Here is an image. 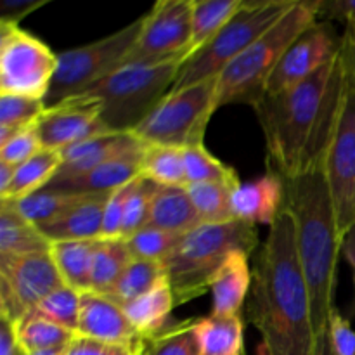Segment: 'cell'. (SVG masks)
I'll use <instances>...</instances> for the list:
<instances>
[{"instance_id":"f6af8a7d","label":"cell","mask_w":355,"mask_h":355,"mask_svg":"<svg viewBox=\"0 0 355 355\" xmlns=\"http://www.w3.org/2000/svg\"><path fill=\"white\" fill-rule=\"evenodd\" d=\"M318 19L352 23L355 21V0H319Z\"/></svg>"},{"instance_id":"bcb514c9","label":"cell","mask_w":355,"mask_h":355,"mask_svg":"<svg viewBox=\"0 0 355 355\" xmlns=\"http://www.w3.org/2000/svg\"><path fill=\"white\" fill-rule=\"evenodd\" d=\"M45 0H2L0 2V21L17 24L23 17L40 9Z\"/></svg>"},{"instance_id":"f5cc1de1","label":"cell","mask_w":355,"mask_h":355,"mask_svg":"<svg viewBox=\"0 0 355 355\" xmlns=\"http://www.w3.org/2000/svg\"><path fill=\"white\" fill-rule=\"evenodd\" d=\"M26 355H64V349H52V350H38V352H30Z\"/></svg>"},{"instance_id":"7dc6e473","label":"cell","mask_w":355,"mask_h":355,"mask_svg":"<svg viewBox=\"0 0 355 355\" xmlns=\"http://www.w3.org/2000/svg\"><path fill=\"white\" fill-rule=\"evenodd\" d=\"M0 355H26L17 342L14 324L3 318H0Z\"/></svg>"},{"instance_id":"e575fe53","label":"cell","mask_w":355,"mask_h":355,"mask_svg":"<svg viewBox=\"0 0 355 355\" xmlns=\"http://www.w3.org/2000/svg\"><path fill=\"white\" fill-rule=\"evenodd\" d=\"M184 163H186L187 184L201 182H224L238 187L241 184L236 170L215 158L203 146L182 149Z\"/></svg>"},{"instance_id":"1f68e13d","label":"cell","mask_w":355,"mask_h":355,"mask_svg":"<svg viewBox=\"0 0 355 355\" xmlns=\"http://www.w3.org/2000/svg\"><path fill=\"white\" fill-rule=\"evenodd\" d=\"M165 277V269H163L162 262L132 259L107 297H111L121 307H125L130 302L137 300L139 297L148 293L151 288H155Z\"/></svg>"},{"instance_id":"60d3db41","label":"cell","mask_w":355,"mask_h":355,"mask_svg":"<svg viewBox=\"0 0 355 355\" xmlns=\"http://www.w3.org/2000/svg\"><path fill=\"white\" fill-rule=\"evenodd\" d=\"M137 179L118 187L116 191H113L107 196L106 207H104L103 234H101V239H121V222H123L125 207H127V201L130 198L132 191H134Z\"/></svg>"},{"instance_id":"6da1fadb","label":"cell","mask_w":355,"mask_h":355,"mask_svg":"<svg viewBox=\"0 0 355 355\" xmlns=\"http://www.w3.org/2000/svg\"><path fill=\"white\" fill-rule=\"evenodd\" d=\"M347 87L342 51L314 75L253 106L267 144L269 172L283 180L324 168Z\"/></svg>"},{"instance_id":"5b68a950","label":"cell","mask_w":355,"mask_h":355,"mask_svg":"<svg viewBox=\"0 0 355 355\" xmlns=\"http://www.w3.org/2000/svg\"><path fill=\"white\" fill-rule=\"evenodd\" d=\"M319 0H295L293 7L260 35L218 76V104L255 106L266 96V87L291 42L318 19Z\"/></svg>"},{"instance_id":"7a4b0ae2","label":"cell","mask_w":355,"mask_h":355,"mask_svg":"<svg viewBox=\"0 0 355 355\" xmlns=\"http://www.w3.org/2000/svg\"><path fill=\"white\" fill-rule=\"evenodd\" d=\"M250 288L248 318L266 355H314L315 336L307 281L290 211H279L260 246Z\"/></svg>"},{"instance_id":"30bf717a","label":"cell","mask_w":355,"mask_h":355,"mask_svg":"<svg viewBox=\"0 0 355 355\" xmlns=\"http://www.w3.org/2000/svg\"><path fill=\"white\" fill-rule=\"evenodd\" d=\"M58 69V54L14 23L0 21V94L44 101Z\"/></svg>"},{"instance_id":"ffe728a7","label":"cell","mask_w":355,"mask_h":355,"mask_svg":"<svg viewBox=\"0 0 355 355\" xmlns=\"http://www.w3.org/2000/svg\"><path fill=\"white\" fill-rule=\"evenodd\" d=\"M110 194L83 196L58 220L40 227L45 238L55 241H90L101 239L103 234L104 207Z\"/></svg>"},{"instance_id":"83f0119b","label":"cell","mask_w":355,"mask_h":355,"mask_svg":"<svg viewBox=\"0 0 355 355\" xmlns=\"http://www.w3.org/2000/svg\"><path fill=\"white\" fill-rule=\"evenodd\" d=\"M132 259L125 239H99L92 260L90 291L110 295Z\"/></svg>"},{"instance_id":"8fae6325","label":"cell","mask_w":355,"mask_h":355,"mask_svg":"<svg viewBox=\"0 0 355 355\" xmlns=\"http://www.w3.org/2000/svg\"><path fill=\"white\" fill-rule=\"evenodd\" d=\"M193 0H158L125 64H148L193 55Z\"/></svg>"},{"instance_id":"7c38bea8","label":"cell","mask_w":355,"mask_h":355,"mask_svg":"<svg viewBox=\"0 0 355 355\" xmlns=\"http://www.w3.org/2000/svg\"><path fill=\"white\" fill-rule=\"evenodd\" d=\"M62 284L51 250L0 260V318L16 324Z\"/></svg>"},{"instance_id":"d6986e66","label":"cell","mask_w":355,"mask_h":355,"mask_svg":"<svg viewBox=\"0 0 355 355\" xmlns=\"http://www.w3.org/2000/svg\"><path fill=\"white\" fill-rule=\"evenodd\" d=\"M284 207V180L272 172L241 182L232 193V215L250 224L272 225Z\"/></svg>"},{"instance_id":"4316f807","label":"cell","mask_w":355,"mask_h":355,"mask_svg":"<svg viewBox=\"0 0 355 355\" xmlns=\"http://www.w3.org/2000/svg\"><path fill=\"white\" fill-rule=\"evenodd\" d=\"M62 165L61 151L40 149L14 170V179L9 194L0 201H17L44 189Z\"/></svg>"},{"instance_id":"ac0fdd59","label":"cell","mask_w":355,"mask_h":355,"mask_svg":"<svg viewBox=\"0 0 355 355\" xmlns=\"http://www.w3.org/2000/svg\"><path fill=\"white\" fill-rule=\"evenodd\" d=\"M148 146L132 149L123 153L103 165L96 166L90 172L75 179L62 180V182L49 184L44 189L59 191V193L80 194V196H97V194H111L118 187L132 182L141 177L142 156Z\"/></svg>"},{"instance_id":"7402d4cb","label":"cell","mask_w":355,"mask_h":355,"mask_svg":"<svg viewBox=\"0 0 355 355\" xmlns=\"http://www.w3.org/2000/svg\"><path fill=\"white\" fill-rule=\"evenodd\" d=\"M52 243L12 201H0V260L49 252Z\"/></svg>"},{"instance_id":"d4e9b609","label":"cell","mask_w":355,"mask_h":355,"mask_svg":"<svg viewBox=\"0 0 355 355\" xmlns=\"http://www.w3.org/2000/svg\"><path fill=\"white\" fill-rule=\"evenodd\" d=\"M99 239L90 241H55L51 245V257L66 286L87 293L90 291L92 260Z\"/></svg>"},{"instance_id":"e0dca14e","label":"cell","mask_w":355,"mask_h":355,"mask_svg":"<svg viewBox=\"0 0 355 355\" xmlns=\"http://www.w3.org/2000/svg\"><path fill=\"white\" fill-rule=\"evenodd\" d=\"M142 146L146 144L139 141L135 134H116V132L94 135L85 141L76 142L61 151L62 165L49 184L75 179L123 153L142 148Z\"/></svg>"},{"instance_id":"9a60e30c","label":"cell","mask_w":355,"mask_h":355,"mask_svg":"<svg viewBox=\"0 0 355 355\" xmlns=\"http://www.w3.org/2000/svg\"><path fill=\"white\" fill-rule=\"evenodd\" d=\"M101 113L103 103L87 92L68 97L52 107H45L35 123L42 149L64 151L76 142L107 134L110 130L101 120Z\"/></svg>"},{"instance_id":"52a82bcc","label":"cell","mask_w":355,"mask_h":355,"mask_svg":"<svg viewBox=\"0 0 355 355\" xmlns=\"http://www.w3.org/2000/svg\"><path fill=\"white\" fill-rule=\"evenodd\" d=\"M293 3L295 0H245L238 14L203 49L194 52L180 66L172 90L220 76V73L260 35L270 30Z\"/></svg>"},{"instance_id":"cb8c5ba5","label":"cell","mask_w":355,"mask_h":355,"mask_svg":"<svg viewBox=\"0 0 355 355\" xmlns=\"http://www.w3.org/2000/svg\"><path fill=\"white\" fill-rule=\"evenodd\" d=\"M173 307H175V302H173L172 288L165 277L148 293L125 305L123 309L139 335L144 340H149L168 328L172 322L170 319H172Z\"/></svg>"},{"instance_id":"c3c4849f","label":"cell","mask_w":355,"mask_h":355,"mask_svg":"<svg viewBox=\"0 0 355 355\" xmlns=\"http://www.w3.org/2000/svg\"><path fill=\"white\" fill-rule=\"evenodd\" d=\"M342 58L347 73L355 80V21L345 24V31L342 35Z\"/></svg>"},{"instance_id":"4dcf8cb0","label":"cell","mask_w":355,"mask_h":355,"mask_svg":"<svg viewBox=\"0 0 355 355\" xmlns=\"http://www.w3.org/2000/svg\"><path fill=\"white\" fill-rule=\"evenodd\" d=\"M141 175L163 187H186V163L182 149L148 146L142 156Z\"/></svg>"},{"instance_id":"b9f144b4","label":"cell","mask_w":355,"mask_h":355,"mask_svg":"<svg viewBox=\"0 0 355 355\" xmlns=\"http://www.w3.org/2000/svg\"><path fill=\"white\" fill-rule=\"evenodd\" d=\"M42 149L38 135L35 132V125L30 128L17 132L14 137H10L6 144L0 146V162L7 163L10 166H19L31 156L37 155Z\"/></svg>"},{"instance_id":"74e56055","label":"cell","mask_w":355,"mask_h":355,"mask_svg":"<svg viewBox=\"0 0 355 355\" xmlns=\"http://www.w3.org/2000/svg\"><path fill=\"white\" fill-rule=\"evenodd\" d=\"M182 236L184 234H175V232L163 231V229L153 227V225H146L144 229L125 239V243L134 259L163 262L179 245Z\"/></svg>"},{"instance_id":"ab89813d","label":"cell","mask_w":355,"mask_h":355,"mask_svg":"<svg viewBox=\"0 0 355 355\" xmlns=\"http://www.w3.org/2000/svg\"><path fill=\"white\" fill-rule=\"evenodd\" d=\"M45 111V103L40 99L0 94V127L10 130H24L33 127Z\"/></svg>"},{"instance_id":"7bdbcfd3","label":"cell","mask_w":355,"mask_h":355,"mask_svg":"<svg viewBox=\"0 0 355 355\" xmlns=\"http://www.w3.org/2000/svg\"><path fill=\"white\" fill-rule=\"evenodd\" d=\"M326 335H328L333 355H355V329L349 319L340 314L336 307L329 315Z\"/></svg>"},{"instance_id":"8d00e7d4","label":"cell","mask_w":355,"mask_h":355,"mask_svg":"<svg viewBox=\"0 0 355 355\" xmlns=\"http://www.w3.org/2000/svg\"><path fill=\"white\" fill-rule=\"evenodd\" d=\"M80 298H82L80 291L62 284L61 288L47 295L31 312L61 328L76 333L80 318Z\"/></svg>"},{"instance_id":"d590c367","label":"cell","mask_w":355,"mask_h":355,"mask_svg":"<svg viewBox=\"0 0 355 355\" xmlns=\"http://www.w3.org/2000/svg\"><path fill=\"white\" fill-rule=\"evenodd\" d=\"M142 355H200L196 319L170 322L159 335L146 340Z\"/></svg>"},{"instance_id":"f907efd6","label":"cell","mask_w":355,"mask_h":355,"mask_svg":"<svg viewBox=\"0 0 355 355\" xmlns=\"http://www.w3.org/2000/svg\"><path fill=\"white\" fill-rule=\"evenodd\" d=\"M14 170H16L14 166L0 162V200H3L9 194L10 184L14 179Z\"/></svg>"},{"instance_id":"277c9868","label":"cell","mask_w":355,"mask_h":355,"mask_svg":"<svg viewBox=\"0 0 355 355\" xmlns=\"http://www.w3.org/2000/svg\"><path fill=\"white\" fill-rule=\"evenodd\" d=\"M257 248V227L239 218L220 224H201L186 232L173 252L162 262L175 307L207 293L232 253L252 255Z\"/></svg>"},{"instance_id":"f1b7e54d","label":"cell","mask_w":355,"mask_h":355,"mask_svg":"<svg viewBox=\"0 0 355 355\" xmlns=\"http://www.w3.org/2000/svg\"><path fill=\"white\" fill-rule=\"evenodd\" d=\"M243 3L245 0H193V51L203 49L238 14Z\"/></svg>"},{"instance_id":"ee69618b","label":"cell","mask_w":355,"mask_h":355,"mask_svg":"<svg viewBox=\"0 0 355 355\" xmlns=\"http://www.w3.org/2000/svg\"><path fill=\"white\" fill-rule=\"evenodd\" d=\"M142 350H130L125 347L107 345V343L97 342V340L85 338L76 335L64 349V355H142Z\"/></svg>"},{"instance_id":"3957f363","label":"cell","mask_w":355,"mask_h":355,"mask_svg":"<svg viewBox=\"0 0 355 355\" xmlns=\"http://www.w3.org/2000/svg\"><path fill=\"white\" fill-rule=\"evenodd\" d=\"M284 210L295 222L298 259L311 293L312 326L315 336H321L335 309L336 267L342 253L324 168L284 180Z\"/></svg>"},{"instance_id":"9c48e42d","label":"cell","mask_w":355,"mask_h":355,"mask_svg":"<svg viewBox=\"0 0 355 355\" xmlns=\"http://www.w3.org/2000/svg\"><path fill=\"white\" fill-rule=\"evenodd\" d=\"M142 26L144 16L101 40L59 52L58 69L47 97L44 99L45 107H52L68 97L89 92L97 83L125 66L132 49L137 44Z\"/></svg>"},{"instance_id":"5bb4252c","label":"cell","mask_w":355,"mask_h":355,"mask_svg":"<svg viewBox=\"0 0 355 355\" xmlns=\"http://www.w3.org/2000/svg\"><path fill=\"white\" fill-rule=\"evenodd\" d=\"M342 51V37L329 21L315 19L290 44L266 87V96L291 89L328 64ZM263 96V97H266Z\"/></svg>"},{"instance_id":"2e32d148","label":"cell","mask_w":355,"mask_h":355,"mask_svg":"<svg viewBox=\"0 0 355 355\" xmlns=\"http://www.w3.org/2000/svg\"><path fill=\"white\" fill-rule=\"evenodd\" d=\"M76 335L107 345L142 350L146 340L125 314V309L107 295L87 291L80 298V318Z\"/></svg>"},{"instance_id":"484cf974","label":"cell","mask_w":355,"mask_h":355,"mask_svg":"<svg viewBox=\"0 0 355 355\" xmlns=\"http://www.w3.org/2000/svg\"><path fill=\"white\" fill-rule=\"evenodd\" d=\"M196 336L200 355H245L241 314L196 319Z\"/></svg>"},{"instance_id":"d6a6232c","label":"cell","mask_w":355,"mask_h":355,"mask_svg":"<svg viewBox=\"0 0 355 355\" xmlns=\"http://www.w3.org/2000/svg\"><path fill=\"white\" fill-rule=\"evenodd\" d=\"M187 193L203 224H220L234 220L232 215V193L236 186L224 182L187 184Z\"/></svg>"},{"instance_id":"603a6c76","label":"cell","mask_w":355,"mask_h":355,"mask_svg":"<svg viewBox=\"0 0 355 355\" xmlns=\"http://www.w3.org/2000/svg\"><path fill=\"white\" fill-rule=\"evenodd\" d=\"M201 224L203 222L186 187H158L153 198L148 225L175 234H186Z\"/></svg>"},{"instance_id":"f546056e","label":"cell","mask_w":355,"mask_h":355,"mask_svg":"<svg viewBox=\"0 0 355 355\" xmlns=\"http://www.w3.org/2000/svg\"><path fill=\"white\" fill-rule=\"evenodd\" d=\"M14 328H16L17 342L26 354L38 352V350L66 349L76 336V333L40 318L35 312H28L19 322L14 324Z\"/></svg>"},{"instance_id":"44dd1931","label":"cell","mask_w":355,"mask_h":355,"mask_svg":"<svg viewBox=\"0 0 355 355\" xmlns=\"http://www.w3.org/2000/svg\"><path fill=\"white\" fill-rule=\"evenodd\" d=\"M248 260V253L236 252L225 260L222 269L217 272L210 286L214 297L211 315L231 318L241 314L253 279V270L250 269Z\"/></svg>"},{"instance_id":"ba28073f","label":"cell","mask_w":355,"mask_h":355,"mask_svg":"<svg viewBox=\"0 0 355 355\" xmlns=\"http://www.w3.org/2000/svg\"><path fill=\"white\" fill-rule=\"evenodd\" d=\"M218 104V76L172 90L134 132L146 146L187 149L205 144Z\"/></svg>"},{"instance_id":"f35d334b","label":"cell","mask_w":355,"mask_h":355,"mask_svg":"<svg viewBox=\"0 0 355 355\" xmlns=\"http://www.w3.org/2000/svg\"><path fill=\"white\" fill-rule=\"evenodd\" d=\"M158 187V184H155L153 180L142 175L139 177L127 201V207H125L123 222H121V239H128L149 224V211H151L153 198H155Z\"/></svg>"},{"instance_id":"4fadbf2b","label":"cell","mask_w":355,"mask_h":355,"mask_svg":"<svg viewBox=\"0 0 355 355\" xmlns=\"http://www.w3.org/2000/svg\"><path fill=\"white\" fill-rule=\"evenodd\" d=\"M340 236L355 225V80L347 73L345 97L324 162Z\"/></svg>"},{"instance_id":"8992f818","label":"cell","mask_w":355,"mask_h":355,"mask_svg":"<svg viewBox=\"0 0 355 355\" xmlns=\"http://www.w3.org/2000/svg\"><path fill=\"white\" fill-rule=\"evenodd\" d=\"M184 62L186 59L125 64L90 89L87 94L103 103L101 120L107 130L134 134L173 89Z\"/></svg>"},{"instance_id":"816d5d0a","label":"cell","mask_w":355,"mask_h":355,"mask_svg":"<svg viewBox=\"0 0 355 355\" xmlns=\"http://www.w3.org/2000/svg\"><path fill=\"white\" fill-rule=\"evenodd\" d=\"M314 355H333L331 345H329L328 335H321L318 336V343H315V352Z\"/></svg>"},{"instance_id":"db71d44e","label":"cell","mask_w":355,"mask_h":355,"mask_svg":"<svg viewBox=\"0 0 355 355\" xmlns=\"http://www.w3.org/2000/svg\"><path fill=\"white\" fill-rule=\"evenodd\" d=\"M245 355H246V354H245Z\"/></svg>"},{"instance_id":"681fc988","label":"cell","mask_w":355,"mask_h":355,"mask_svg":"<svg viewBox=\"0 0 355 355\" xmlns=\"http://www.w3.org/2000/svg\"><path fill=\"white\" fill-rule=\"evenodd\" d=\"M342 255L345 257V260L349 262V266L352 267L354 288H355V225H352V227H350L349 231L343 234V238H342ZM352 312L355 315V300H354Z\"/></svg>"},{"instance_id":"836d02e7","label":"cell","mask_w":355,"mask_h":355,"mask_svg":"<svg viewBox=\"0 0 355 355\" xmlns=\"http://www.w3.org/2000/svg\"><path fill=\"white\" fill-rule=\"evenodd\" d=\"M82 198L83 196H80V194H68L59 193V191L42 189L38 193L30 194V196L12 201V203L16 205L21 215H24L28 220L33 222L38 227H44V225L58 220L62 214H66Z\"/></svg>"}]
</instances>
